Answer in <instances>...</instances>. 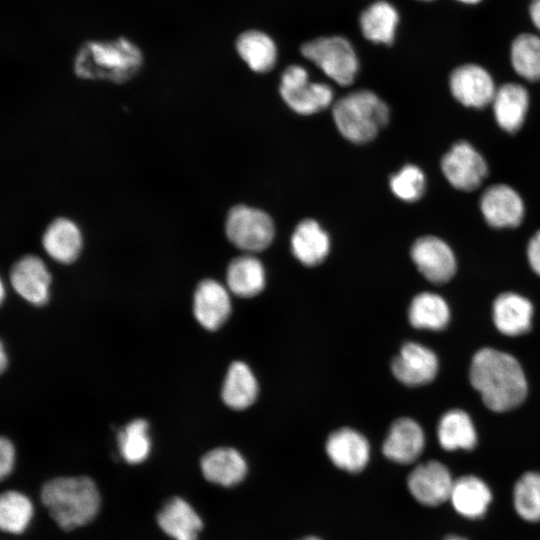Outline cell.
<instances>
[{
	"label": "cell",
	"instance_id": "obj_25",
	"mask_svg": "<svg viewBox=\"0 0 540 540\" xmlns=\"http://www.w3.org/2000/svg\"><path fill=\"white\" fill-rule=\"evenodd\" d=\"M227 286L239 297H253L265 287V270L262 263L252 255L234 258L227 268Z\"/></svg>",
	"mask_w": 540,
	"mask_h": 540
},
{
	"label": "cell",
	"instance_id": "obj_17",
	"mask_svg": "<svg viewBox=\"0 0 540 540\" xmlns=\"http://www.w3.org/2000/svg\"><path fill=\"white\" fill-rule=\"evenodd\" d=\"M424 446L425 437L420 425L413 419L400 418L391 425L382 452L393 462L409 464L421 455Z\"/></svg>",
	"mask_w": 540,
	"mask_h": 540
},
{
	"label": "cell",
	"instance_id": "obj_22",
	"mask_svg": "<svg viewBox=\"0 0 540 540\" xmlns=\"http://www.w3.org/2000/svg\"><path fill=\"white\" fill-rule=\"evenodd\" d=\"M159 527L174 540H197L203 523L195 510L180 497L169 499L157 514Z\"/></svg>",
	"mask_w": 540,
	"mask_h": 540
},
{
	"label": "cell",
	"instance_id": "obj_35",
	"mask_svg": "<svg viewBox=\"0 0 540 540\" xmlns=\"http://www.w3.org/2000/svg\"><path fill=\"white\" fill-rule=\"evenodd\" d=\"M390 188L402 201L415 202L424 194L426 178L419 167L408 164L390 178Z\"/></svg>",
	"mask_w": 540,
	"mask_h": 540
},
{
	"label": "cell",
	"instance_id": "obj_15",
	"mask_svg": "<svg viewBox=\"0 0 540 540\" xmlns=\"http://www.w3.org/2000/svg\"><path fill=\"white\" fill-rule=\"evenodd\" d=\"M10 282L31 304L41 306L49 299L51 275L43 260L35 255H25L12 266Z\"/></svg>",
	"mask_w": 540,
	"mask_h": 540
},
{
	"label": "cell",
	"instance_id": "obj_9",
	"mask_svg": "<svg viewBox=\"0 0 540 540\" xmlns=\"http://www.w3.org/2000/svg\"><path fill=\"white\" fill-rule=\"evenodd\" d=\"M453 483L449 469L436 460L419 464L407 477L411 495L425 506H437L449 500Z\"/></svg>",
	"mask_w": 540,
	"mask_h": 540
},
{
	"label": "cell",
	"instance_id": "obj_31",
	"mask_svg": "<svg viewBox=\"0 0 540 540\" xmlns=\"http://www.w3.org/2000/svg\"><path fill=\"white\" fill-rule=\"evenodd\" d=\"M510 59L519 76L527 81H540V36L518 35L511 44Z\"/></svg>",
	"mask_w": 540,
	"mask_h": 540
},
{
	"label": "cell",
	"instance_id": "obj_44",
	"mask_svg": "<svg viewBox=\"0 0 540 540\" xmlns=\"http://www.w3.org/2000/svg\"><path fill=\"white\" fill-rule=\"evenodd\" d=\"M422 1H431V0H422Z\"/></svg>",
	"mask_w": 540,
	"mask_h": 540
},
{
	"label": "cell",
	"instance_id": "obj_28",
	"mask_svg": "<svg viewBox=\"0 0 540 540\" xmlns=\"http://www.w3.org/2000/svg\"><path fill=\"white\" fill-rule=\"evenodd\" d=\"M437 437L447 451L471 450L477 443V434L469 415L459 409L450 410L441 417Z\"/></svg>",
	"mask_w": 540,
	"mask_h": 540
},
{
	"label": "cell",
	"instance_id": "obj_16",
	"mask_svg": "<svg viewBox=\"0 0 540 540\" xmlns=\"http://www.w3.org/2000/svg\"><path fill=\"white\" fill-rule=\"evenodd\" d=\"M195 318L207 330L221 327L231 313V301L227 289L213 279L201 281L194 293Z\"/></svg>",
	"mask_w": 540,
	"mask_h": 540
},
{
	"label": "cell",
	"instance_id": "obj_4",
	"mask_svg": "<svg viewBox=\"0 0 540 540\" xmlns=\"http://www.w3.org/2000/svg\"><path fill=\"white\" fill-rule=\"evenodd\" d=\"M339 132L349 141L372 140L389 121V108L369 90H358L338 99L332 110Z\"/></svg>",
	"mask_w": 540,
	"mask_h": 540
},
{
	"label": "cell",
	"instance_id": "obj_26",
	"mask_svg": "<svg viewBox=\"0 0 540 540\" xmlns=\"http://www.w3.org/2000/svg\"><path fill=\"white\" fill-rule=\"evenodd\" d=\"M359 22L366 39L378 44L391 45L399 22V14L392 4L379 0L362 12Z\"/></svg>",
	"mask_w": 540,
	"mask_h": 540
},
{
	"label": "cell",
	"instance_id": "obj_38",
	"mask_svg": "<svg viewBox=\"0 0 540 540\" xmlns=\"http://www.w3.org/2000/svg\"><path fill=\"white\" fill-rule=\"evenodd\" d=\"M529 15L534 26L540 31V0L531 1Z\"/></svg>",
	"mask_w": 540,
	"mask_h": 540
},
{
	"label": "cell",
	"instance_id": "obj_30",
	"mask_svg": "<svg viewBox=\"0 0 540 540\" xmlns=\"http://www.w3.org/2000/svg\"><path fill=\"white\" fill-rule=\"evenodd\" d=\"M408 318L417 329L442 330L450 319L446 301L439 295L422 292L416 295L409 306Z\"/></svg>",
	"mask_w": 540,
	"mask_h": 540
},
{
	"label": "cell",
	"instance_id": "obj_40",
	"mask_svg": "<svg viewBox=\"0 0 540 540\" xmlns=\"http://www.w3.org/2000/svg\"><path fill=\"white\" fill-rule=\"evenodd\" d=\"M456 1L464 3V4H477L482 0H456Z\"/></svg>",
	"mask_w": 540,
	"mask_h": 540
},
{
	"label": "cell",
	"instance_id": "obj_20",
	"mask_svg": "<svg viewBox=\"0 0 540 540\" xmlns=\"http://www.w3.org/2000/svg\"><path fill=\"white\" fill-rule=\"evenodd\" d=\"M200 464L206 480L224 487L239 484L247 474L244 457L231 447L210 450L202 457Z\"/></svg>",
	"mask_w": 540,
	"mask_h": 540
},
{
	"label": "cell",
	"instance_id": "obj_34",
	"mask_svg": "<svg viewBox=\"0 0 540 540\" xmlns=\"http://www.w3.org/2000/svg\"><path fill=\"white\" fill-rule=\"evenodd\" d=\"M117 439L122 457L130 464L143 462L150 453L148 423L144 419H135L128 423L118 433Z\"/></svg>",
	"mask_w": 540,
	"mask_h": 540
},
{
	"label": "cell",
	"instance_id": "obj_39",
	"mask_svg": "<svg viewBox=\"0 0 540 540\" xmlns=\"http://www.w3.org/2000/svg\"><path fill=\"white\" fill-rule=\"evenodd\" d=\"M0 350H1V352H0V368H1V371H4L5 368H6L8 359L6 357L3 344H1V349Z\"/></svg>",
	"mask_w": 540,
	"mask_h": 540
},
{
	"label": "cell",
	"instance_id": "obj_37",
	"mask_svg": "<svg viewBox=\"0 0 540 540\" xmlns=\"http://www.w3.org/2000/svg\"><path fill=\"white\" fill-rule=\"evenodd\" d=\"M527 258L532 270L540 276V230L533 235L528 243Z\"/></svg>",
	"mask_w": 540,
	"mask_h": 540
},
{
	"label": "cell",
	"instance_id": "obj_18",
	"mask_svg": "<svg viewBox=\"0 0 540 540\" xmlns=\"http://www.w3.org/2000/svg\"><path fill=\"white\" fill-rule=\"evenodd\" d=\"M42 246L53 260L70 264L80 255L83 246L81 229L67 217L55 218L42 235Z\"/></svg>",
	"mask_w": 540,
	"mask_h": 540
},
{
	"label": "cell",
	"instance_id": "obj_36",
	"mask_svg": "<svg viewBox=\"0 0 540 540\" xmlns=\"http://www.w3.org/2000/svg\"><path fill=\"white\" fill-rule=\"evenodd\" d=\"M15 450L11 441L5 437L0 440V477L4 479L13 469Z\"/></svg>",
	"mask_w": 540,
	"mask_h": 540
},
{
	"label": "cell",
	"instance_id": "obj_43",
	"mask_svg": "<svg viewBox=\"0 0 540 540\" xmlns=\"http://www.w3.org/2000/svg\"><path fill=\"white\" fill-rule=\"evenodd\" d=\"M299 540H321V539L316 536H307Z\"/></svg>",
	"mask_w": 540,
	"mask_h": 540
},
{
	"label": "cell",
	"instance_id": "obj_32",
	"mask_svg": "<svg viewBox=\"0 0 540 540\" xmlns=\"http://www.w3.org/2000/svg\"><path fill=\"white\" fill-rule=\"evenodd\" d=\"M33 515L30 500L17 491H6L0 497V527L19 534L29 525Z\"/></svg>",
	"mask_w": 540,
	"mask_h": 540
},
{
	"label": "cell",
	"instance_id": "obj_10",
	"mask_svg": "<svg viewBox=\"0 0 540 540\" xmlns=\"http://www.w3.org/2000/svg\"><path fill=\"white\" fill-rule=\"evenodd\" d=\"M410 254L421 274L433 283H445L455 274L454 253L446 242L436 236L418 238Z\"/></svg>",
	"mask_w": 540,
	"mask_h": 540
},
{
	"label": "cell",
	"instance_id": "obj_8",
	"mask_svg": "<svg viewBox=\"0 0 540 540\" xmlns=\"http://www.w3.org/2000/svg\"><path fill=\"white\" fill-rule=\"evenodd\" d=\"M441 169L447 181L462 191L477 189L488 173L485 159L467 141L455 143L443 155Z\"/></svg>",
	"mask_w": 540,
	"mask_h": 540
},
{
	"label": "cell",
	"instance_id": "obj_2",
	"mask_svg": "<svg viewBox=\"0 0 540 540\" xmlns=\"http://www.w3.org/2000/svg\"><path fill=\"white\" fill-rule=\"evenodd\" d=\"M143 64L141 48L129 38L119 36L81 43L74 57L73 71L80 79L123 84L134 78Z\"/></svg>",
	"mask_w": 540,
	"mask_h": 540
},
{
	"label": "cell",
	"instance_id": "obj_5",
	"mask_svg": "<svg viewBox=\"0 0 540 540\" xmlns=\"http://www.w3.org/2000/svg\"><path fill=\"white\" fill-rule=\"evenodd\" d=\"M302 55L341 86L350 85L359 63L351 43L344 37H319L301 47Z\"/></svg>",
	"mask_w": 540,
	"mask_h": 540
},
{
	"label": "cell",
	"instance_id": "obj_7",
	"mask_svg": "<svg viewBox=\"0 0 540 540\" xmlns=\"http://www.w3.org/2000/svg\"><path fill=\"white\" fill-rule=\"evenodd\" d=\"M280 95L293 111L302 115L317 113L333 100L330 86L310 82L308 72L299 65H291L283 72Z\"/></svg>",
	"mask_w": 540,
	"mask_h": 540
},
{
	"label": "cell",
	"instance_id": "obj_21",
	"mask_svg": "<svg viewBox=\"0 0 540 540\" xmlns=\"http://www.w3.org/2000/svg\"><path fill=\"white\" fill-rule=\"evenodd\" d=\"M492 312L495 327L504 335L519 336L531 328L533 306L519 294H500L494 300Z\"/></svg>",
	"mask_w": 540,
	"mask_h": 540
},
{
	"label": "cell",
	"instance_id": "obj_1",
	"mask_svg": "<svg viewBox=\"0 0 540 540\" xmlns=\"http://www.w3.org/2000/svg\"><path fill=\"white\" fill-rule=\"evenodd\" d=\"M471 385L492 411L504 412L519 406L527 395V382L519 362L510 354L483 348L470 366Z\"/></svg>",
	"mask_w": 540,
	"mask_h": 540
},
{
	"label": "cell",
	"instance_id": "obj_27",
	"mask_svg": "<svg viewBox=\"0 0 540 540\" xmlns=\"http://www.w3.org/2000/svg\"><path fill=\"white\" fill-rule=\"evenodd\" d=\"M258 395V383L249 366L233 362L226 374L221 396L224 403L235 410L251 406Z\"/></svg>",
	"mask_w": 540,
	"mask_h": 540
},
{
	"label": "cell",
	"instance_id": "obj_41",
	"mask_svg": "<svg viewBox=\"0 0 540 540\" xmlns=\"http://www.w3.org/2000/svg\"><path fill=\"white\" fill-rule=\"evenodd\" d=\"M444 540H466V539L456 536V535H451V536L446 537Z\"/></svg>",
	"mask_w": 540,
	"mask_h": 540
},
{
	"label": "cell",
	"instance_id": "obj_23",
	"mask_svg": "<svg viewBox=\"0 0 540 540\" xmlns=\"http://www.w3.org/2000/svg\"><path fill=\"white\" fill-rule=\"evenodd\" d=\"M291 249L302 264L318 265L329 253V236L315 220L305 219L297 225L292 234Z\"/></svg>",
	"mask_w": 540,
	"mask_h": 540
},
{
	"label": "cell",
	"instance_id": "obj_6",
	"mask_svg": "<svg viewBox=\"0 0 540 540\" xmlns=\"http://www.w3.org/2000/svg\"><path fill=\"white\" fill-rule=\"evenodd\" d=\"M225 232L229 241L237 248L246 252H258L272 242L274 224L266 212L237 205L227 214Z\"/></svg>",
	"mask_w": 540,
	"mask_h": 540
},
{
	"label": "cell",
	"instance_id": "obj_33",
	"mask_svg": "<svg viewBox=\"0 0 540 540\" xmlns=\"http://www.w3.org/2000/svg\"><path fill=\"white\" fill-rule=\"evenodd\" d=\"M513 503L518 515L526 521H540V473H524L514 485Z\"/></svg>",
	"mask_w": 540,
	"mask_h": 540
},
{
	"label": "cell",
	"instance_id": "obj_24",
	"mask_svg": "<svg viewBox=\"0 0 540 540\" xmlns=\"http://www.w3.org/2000/svg\"><path fill=\"white\" fill-rule=\"evenodd\" d=\"M492 495L489 487L473 475L454 480L449 500L454 509L464 517L475 519L487 511Z\"/></svg>",
	"mask_w": 540,
	"mask_h": 540
},
{
	"label": "cell",
	"instance_id": "obj_11",
	"mask_svg": "<svg viewBox=\"0 0 540 540\" xmlns=\"http://www.w3.org/2000/svg\"><path fill=\"white\" fill-rule=\"evenodd\" d=\"M449 86L462 105L481 109L491 104L496 87L489 72L477 64H464L453 70Z\"/></svg>",
	"mask_w": 540,
	"mask_h": 540
},
{
	"label": "cell",
	"instance_id": "obj_13",
	"mask_svg": "<svg viewBox=\"0 0 540 540\" xmlns=\"http://www.w3.org/2000/svg\"><path fill=\"white\" fill-rule=\"evenodd\" d=\"M438 366V359L433 351L418 343L408 342L393 359L391 369L401 383L419 386L434 380Z\"/></svg>",
	"mask_w": 540,
	"mask_h": 540
},
{
	"label": "cell",
	"instance_id": "obj_14",
	"mask_svg": "<svg viewBox=\"0 0 540 540\" xmlns=\"http://www.w3.org/2000/svg\"><path fill=\"white\" fill-rule=\"evenodd\" d=\"M331 462L339 469L358 473L368 464L370 445L360 432L344 427L332 432L325 444Z\"/></svg>",
	"mask_w": 540,
	"mask_h": 540
},
{
	"label": "cell",
	"instance_id": "obj_19",
	"mask_svg": "<svg viewBox=\"0 0 540 540\" xmlns=\"http://www.w3.org/2000/svg\"><path fill=\"white\" fill-rule=\"evenodd\" d=\"M491 105L497 124L506 132L515 133L525 121L529 94L518 83H505L496 89Z\"/></svg>",
	"mask_w": 540,
	"mask_h": 540
},
{
	"label": "cell",
	"instance_id": "obj_12",
	"mask_svg": "<svg viewBox=\"0 0 540 540\" xmlns=\"http://www.w3.org/2000/svg\"><path fill=\"white\" fill-rule=\"evenodd\" d=\"M485 221L494 228H514L524 217V203L515 189L506 184L489 186L480 198Z\"/></svg>",
	"mask_w": 540,
	"mask_h": 540
},
{
	"label": "cell",
	"instance_id": "obj_3",
	"mask_svg": "<svg viewBox=\"0 0 540 540\" xmlns=\"http://www.w3.org/2000/svg\"><path fill=\"white\" fill-rule=\"evenodd\" d=\"M41 500L50 516L65 531L88 524L100 508V495L87 476L58 477L46 482Z\"/></svg>",
	"mask_w": 540,
	"mask_h": 540
},
{
	"label": "cell",
	"instance_id": "obj_29",
	"mask_svg": "<svg viewBox=\"0 0 540 540\" xmlns=\"http://www.w3.org/2000/svg\"><path fill=\"white\" fill-rule=\"evenodd\" d=\"M236 50L244 62L255 72H267L276 63L275 43L261 31L249 30L240 34L236 40Z\"/></svg>",
	"mask_w": 540,
	"mask_h": 540
},
{
	"label": "cell",
	"instance_id": "obj_42",
	"mask_svg": "<svg viewBox=\"0 0 540 540\" xmlns=\"http://www.w3.org/2000/svg\"><path fill=\"white\" fill-rule=\"evenodd\" d=\"M0 294H1L0 299H1V301H3L4 296H5V289H4V283L3 282H1V293Z\"/></svg>",
	"mask_w": 540,
	"mask_h": 540
}]
</instances>
